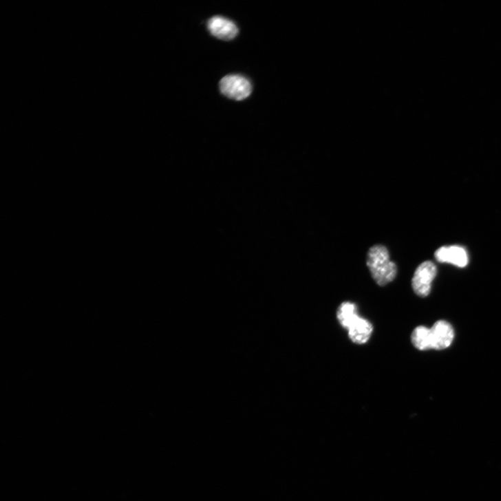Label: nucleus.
Returning <instances> with one entry per match:
<instances>
[{
  "label": "nucleus",
  "instance_id": "nucleus-5",
  "mask_svg": "<svg viewBox=\"0 0 501 501\" xmlns=\"http://www.w3.org/2000/svg\"><path fill=\"white\" fill-rule=\"evenodd\" d=\"M431 334L432 349L442 350L449 348L454 339L453 327L445 321L434 323L430 329Z\"/></svg>",
  "mask_w": 501,
  "mask_h": 501
},
{
  "label": "nucleus",
  "instance_id": "nucleus-6",
  "mask_svg": "<svg viewBox=\"0 0 501 501\" xmlns=\"http://www.w3.org/2000/svg\"><path fill=\"white\" fill-rule=\"evenodd\" d=\"M208 29L213 36L224 41L234 39L239 33L233 21L221 17L211 18L208 22Z\"/></svg>",
  "mask_w": 501,
  "mask_h": 501
},
{
  "label": "nucleus",
  "instance_id": "nucleus-3",
  "mask_svg": "<svg viewBox=\"0 0 501 501\" xmlns=\"http://www.w3.org/2000/svg\"><path fill=\"white\" fill-rule=\"evenodd\" d=\"M436 273V267L431 262H423L417 268L412 279V288L418 296L425 297L429 294Z\"/></svg>",
  "mask_w": 501,
  "mask_h": 501
},
{
  "label": "nucleus",
  "instance_id": "nucleus-4",
  "mask_svg": "<svg viewBox=\"0 0 501 501\" xmlns=\"http://www.w3.org/2000/svg\"><path fill=\"white\" fill-rule=\"evenodd\" d=\"M436 259L440 263H447L460 268L468 264V255L466 250L459 246H443L436 250Z\"/></svg>",
  "mask_w": 501,
  "mask_h": 501
},
{
  "label": "nucleus",
  "instance_id": "nucleus-8",
  "mask_svg": "<svg viewBox=\"0 0 501 501\" xmlns=\"http://www.w3.org/2000/svg\"><path fill=\"white\" fill-rule=\"evenodd\" d=\"M337 317L340 325L348 330L360 317L358 315L356 305L350 301L342 303L337 310Z\"/></svg>",
  "mask_w": 501,
  "mask_h": 501
},
{
  "label": "nucleus",
  "instance_id": "nucleus-1",
  "mask_svg": "<svg viewBox=\"0 0 501 501\" xmlns=\"http://www.w3.org/2000/svg\"><path fill=\"white\" fill-rule=\"evenodd\" d=\"M367 266L373 279L379 286H385L396 278V266L390 260L389 250L383 245H375L369 249Z\"/></svg>",
  "mask_w": 501,
  "mask_h": 501
},
{
  "label": "nucleus",
  "instance_id": "nucleus-9",
  "mask_svg": "<svg viewBox=\"0 0 501 501\" xmlns=\"http://www.w3.org/2000/svg\"><path fill=\"white\" fill-rule=\"evenodd\" d=\"M412 343L419 350L432 349L431 334L430 329L419 326L412 334Z\"/></svg>",
  "mask_w": 501,
  "mask_h": 501
},
{
  "label": "nucleus",
  "instance_id": "nucleus-2",
  "mask_svg": "<svg viewBox=\"0 0 501 501\" xmlns=\"http://www.w3.org/2000/svg\"><path fill=\"white\" fill-rule=\"evenodd\" d=\"M221 93L228 98L242 100L253 92L250 81L240 75H229L223 78L220 83Z\"/></svg>",
  "mask_w": 501,
  "mask_h": 501
},
{
  "label": "nucleus",
  "instance_id": "nucleus-7",
  "mask_svg": "<svg viewBox=\"0 0 501 501\" xmlns=\"http://www.w3.org/2000/svg\"><path fill=\"white\" fill-rule=\"evenodd\" d=\"M348 331L349 338L354 343L363 345L370 339L373 327L367 320L359 317Z\"/></svg>",
  "mask_w": 501,
  "mask_h": 501
}]
</instances>
